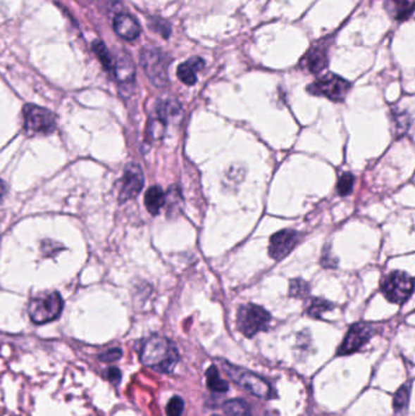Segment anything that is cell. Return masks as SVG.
I'll return each instance as SVG.
<instances>
[{
    "label": "cell",
    "mask_w": 415,
    "mask_h": 416,
    "mask_svg": "<svg viewBox=\"0 0 415 416\" xmlns=\"http://www.w3.org/2000/svg\"><path fill=\"white\" fill-rule=\"evenodd\" d=\"M213 416H218V415H213Z\"/></svg>",
    "instance_id": "obj_30"
},
{
    "label": "cell",
    "mask_w": 415,
    "mask_h": 416,
    "mask_svg": "<svg viewBox=\"0 0 415 416\" xmlns=\"http://www.w3.org/2000/svg\"><path fill=\"white\" fill-rule=\"evenodd\" d=\"M334 308V305L329 301L323 300V298H313L311 305L307 308V314L312 318H321L323 313L329 312Z\"/></svg>",
    "instance_id": "obj_20"
},
{
    "label": "cell",
    "mask_w": 415,
    "mask_h": 416,
    "mask_svg": "<svg viewBox=\"0 0 415 416\" xmlns=\"http://www.w3.org/2000/svg\"><path fill=\"white\" fill-rule=\"evenodd\" d=\"M104 377L110 381L112 385H118L120 382V377H122V372L117 367H109L104 372Z\"/></svg>",
    "instance_id": "obj_28"
},
{
    "label": "cell",
    "mask_w": 415,
    "mask_h": 416,
    "mask_svg": "<svg viewBox=\"0 0 415 416\" xmlns=\"http://www.w3.org/2000/svg\"><path fill=\"white\" fill-rule=\"evenodd\" d=\"M112 73L116 77L117 82L120 87L130 88L135 81V66L130 55L122 54L116 61H113Z\"/></svg>",
    "instance_id": "obj_12"
},
{
    "label": "cell",
    "mask_w": 415,
    "mask_h": 416,
    "mask_svg": "<svg viewBox=\"0 0 415 416\" xmlns=\"http://www.w3.org/2000/svg\"><path fill=\"white\" fill-rule=\"evenodd\" d=\"M122 355H123L122 349L111 348L106 351V352H104V353L99 354V360L105 363L116 362L118 359L122 358Z\"/></svg>",
    "instance_id": "obj_27"
},
{
    "label": "cell",
    "mask_w": 415,
    "mask_h": 416,
    "mask_svg": "<svg viewBox=\"0 0 415 416\" xmlns=\"http://www.w3.org/2000/svg\"><path fill=\"white\" fill-rule=\"evenodd\" d=\"M184 399L180 398L179 396H174L170 399V402L167 403L166 407V412L167 416H182L184 412Z\"/></svg>",
    "instance_id": "obj_25"
},
{
    "label": "cell",
    "mask_w": 415,
    "mask_h": 416,
    "mask_svg": "<svg viewBox=\"0 0 415 416\" xmlns=\"http://www.w3.org/2000/svg\"><path fill=\"white\" fill-rule=\"evenodd\" d=\"M206 385L214 392H227L229 389L227 381L222 380L219 376L218 369L217 367H209L206 372Z\"/></svg>",
    "instance_id": "obj_19"
},
{
    "label": "cell",
    "mask_w": 415,
    "mask_h": 416,
    "mask_svg": "<svg viewBox=\"0 0 415 416\" xmlns=\"http://www.w3.org/2000/svg\"><path fill=\"white\" fill-rule=\"evenodd\" d=\"M223 412L227 416H252L250 405L244 399H230L224 403Z\"/></svg>",
    "instance_id": "obj_18"
},
{
    "label": "cell",
    "mask_w": 415,
    "mask_h": 416,
    "mask_svg": "<svg viewBox=\"0 0 415 416\" xmlns=\"http://www.w3.org/2000/svg\"><path fill=\"white\" fill-rule=\"evenodd\" d=\"M411 398V386L403 385L398 389L393 397V409L395 412H402L408 408Z\"/></svg>",
    "instance_id": "obj_21"
},
{
    "label": "cell",
    "mask_w": 415,
    "mask_h": 416,
    "mask_svg": "<svg viewBox=\"0 0 415 416\" xmlns=\"http://www.w3.org/2000/svg\"><path fill=\"white\" fill-rule=\"evenodd\" d=\"M308 294H309V285H308L307 282H304L301 279L291 280L290 289H289V295L291 297L304 298V297H307Z\"/></svg>",
    "instance_id": "obj_24"
},
{
    "label": "cell",
    "mask_w": 415,
    "mask_h": 416,
    "mask_svg": "<svg viewBox=\"0 0 415 416\" xmlns=\"http://www.w3.org/2000/svg\"><path fill=\"white\" fill-rule=\"evenodd\" d=\"M204 68H205V61L199 56H194L179 65L177 76L184 84L194 85L197 81V72L201 71Z\"/></svg>",
    "instance_id": "obj_15"
},
{
    "label": "cell",
    "mask_w": 415,
    "mask_h": 416,
    "mask_svg": "<svg viewBox=\"0 0 415 416\" xmlns=\"http://www.w3.org/2000/svg\"><path fill=\"white\" fill-rule=\"evenodd\" d=\"M113 30L125 41H134L140 36L138 21L128 14L117 15L113 20Z\"/></svg>",
    "instance_id": "obj_13"
},
{
    "label": "cell",
    "mask_w": 415,
    "mask_h": 416,
    "mask_svg": "<svg viewBox=\"0 0 415 416\" xmlns=\"http://www.w3.org/2000/svg\"><path fill=\"white\" fill-rule=\"evenodd\" d=\"M140 362L155 372L170 374L179 362V352L174 342L160 335H152L144 341L139 352Z\"/></svg>",
    "instance_id": "obj_1"
},
{
    "label": "cell",
    "mask_w": 415,
    "mask_h": 416,
    "mask_svg": "<svg viewBox=\"0 0 415 416\" xmlns=\"http://www.w3.org/2000/svg\"><path fill=\"white\" fill-rule=\"evenodd\" d=\"M353 185H354V175L352 173H345L341 175L336 185L340 196H347L352 193Z\"/></svg>",
    "instance_id": "obj_23"
},
{
    "label": "cell",
    "mask_w": 415,
    "mask_h": 416,
    "mask_svg": "<svg viewBox=\"0 0 415 416\" xmlns=\"http://www.w3.org/2000/svg\"><path fill=\"white\" fill-rule=\"evenodd\" d=\"M144 187L143 170L139 165L130 163L125 167V173L122 177V185H120V202L130 201L138 196Z\"/></svg>",
    "instance_id": "obj_10"
},
{
    "label": "cell",
    "mask_w": 415,
    "mask_h": 416,
    "mask_svg": "<svg viewBox=\"0 0 415 416\" xmlns=\"http://www.w3.org/2000/svg\"><path fill=\"white\" fill-rule=\"evenodd\" d=\"M301 66L314 75L323 71L328 66L326 46H321V44L313 46L312 49L304 55V58L301 61Z\"/></svg>",
    "instance_id": "obj_14"
},
{
    "label": "cell",
    "mask_w": 415,
    "mask_h": 416,
    "mask_svg": "<svg viewBox=\"0 0 415 416\" xmlns=\"http://www.w3.org/2000/svg\"><path fill=\"white\" fill-rule=\"evenodd\" d=\"M63 309V297L58 292H49L35 297L28 305V315L38 325L53 322L61 315Z\"/></svg>",
    "instance_id": "obj_3"
},
{
    "label": "cell",
    "mask_w": 415,
    "mask_h": 416,
    "mask_svg": "<svg viewBox=\"0 0 415 416\" xmlns=\"http://www.w3.org/2000/svg\"><path fill=\"white\" fill-rule=\"evenodd\" d=\"M414 290V282L409 274L396 270L388 274L381 284V291L391 303L403 305Z\"/></svg>",
    "instance_id": "obj_6"
},
{
    "label": "cell",
    "mask_w": 415,
    "mask_h": 416,
    "mask_svg": "<svg viewBox=\"0 0 415 416\" xmlns=\"http://www.w3.org/2000/svg\"><path fill=\"white\" fill-rule=\"evenodd\" d=\"M5 193H6V187H5L4 182L0 180V198L4 196Z\"/></svg>",
    "instance_id": "obj_29"
},
{
    "label": "cell",
    "mask_w": 415,
    "mask_h": 416,
    "mask_svg": "<svg viewBox=\"0 0 415 416\" xmlns=\"http://www.w3.org/2000/svg\"><path fill=\"white\" fill-rule=\"evenodd\" d=\"M25 127L30 133L50 134L56 128V120L49 110L36 105H26L23 108Z\"/></svg>",
    "instance_id": "obj_8"
},
{
    "label": "cell",
    "mask_w": 415,
    "mask_h": 416,
    "mask_svg": "<svg viewBox=\"0 0 415 416\" xmlns=\"http://www.w3.org/2000/svg\"><path fill=\"white\" fill-rule=\"evenodd\" d=\"M299 237V233L291 229H284L272 235L269 240L268 253L274 260H284L297 245Z\"/></svg>",
    "instance_id": "obj_11"
},
{
    "label": "cell",
    "mask_w": 415,
    "mask_h": 416,
    "mask_svg": "<svg viewBox=\"0 0 415 416\" xmlns=\"http://www.w3.org/2000/svg\"><path fill=\"white\" fill-rule=\"evenodd\" d=\"M349 88L351 83L345 78L334 73H328L317 81L313 82L307 90L308 93L312 95L326 96L331 101H342L346 98Z\"/></svg>",
    "instance_id": "obj_7"
},
{
    "label": "cell",
    "mask_w": 415,
    "mask_h": 416,
    "mask_svg": "<svg viewBox=\"0 0 415 416\" xmlns=\"http://www.w3.org/2000/svg\"><path fill=\"white\" fill-rule=\"evenodd\" d=\"M271 314L257 305H241L237 310V325L239 332L246 337H254L259 332H266L271 324Z\"/></svg>",
    "instance_id": "obj_4"
},
{
    "label": "cell",
    "mask_w": 415,
    "mask_h": 416,
    "mask_svg": "<svg viewBox=\"0 0 415 416\" xmlns=\"http://www.w3.org/2000/svg\"><path fill=\"white\" fill-rule=\"evenodd\" d=\"M375 327L368 322H358L351 327L347 335L345 337L344 342L340 346L337 354L339 355H347L354 353L366 345L368 341L374 336Z\"/></svg>",
    "instance_id": "obj_9"
},
{
    "label": "cell",
    "mask_w": 415,
    "mask_h": 416,
    "mask_svg": "<svg viewBox=\"0 0 415 416\" xmlns=\"http://www.w3.org/2000/svg\"><path fill=\"white\" fill-rule=\"evenodd\" d=\"M150 27L154 31L159 32L161 36L165 37V38H168L171 34V27L168 23L163 21V20H161V18H151L150 20Z\"/></svg>",
    "instance_id": "obj_26"
},
{
    "label": "cell",
    "mask_w": 415,
    "mask_h": 416,
    "mask_svg": "<svg viewBox=\"0 0 415 416\" xmlns=\"http://www.w3.org/2000/svg\"><path fill=\"white\" fill-rule=\"evenodd\" d=\"M386 9L388 14L395 20H407L413 14L414 0H386Z\"/></svg>",
    "instance_id": "obj_16"
},
{
    "label": "cell",
    "mask_w": 415,
    "mask_h": 416,
    "mask_svg": "<svg viewBox=\"0 0 415 416\" xmlns=\"http://www.w3.org/2000/svg\"><path fill=\"white\" fill-rule=\"evenodd\" d=\"M219 364H221L224 372L237 385L250 391L251 393L257 396L259 398H271L272 387L268 384L267 381L264 380V377H261L254 372H249L244 367H239L234 365V364L225 362V360H219Z\"/></svg>",
    "instance_id": "obj_2"
},
{
    "label": "cell",
    "mask_w": 415,
    "mask_h": 416,
    "mask_svg": "<svg viewBox=\"0 0 415 416\" xmlns=\"http://www.w3.org/2000/svg\"><path fill=\"white\" fill-rule=\"evenodd\" d=\"M165 203L166 194L160 187H151L147 190L145 194V206L152 215H159Z\"/></svg>",
    "instance_id": "obj_17"
},
{
    "label": "cell",
    "mask_w": 415,
    "mask_h": 416,
    "mask_svg": "<svg viewBox=\"0 0 415 416\" xmlns=\"http://www.w3.org/2000/svg\"><path fill=\"white\" fill-rule=\"evenodd\" d=\"M94 53L97 54L100 63L103 65L105 70L112 72V66H113V58L107 50L106 45L104 44L103 42H95L93 44Z\"/></svg>",
    "instance_id": "obj_22"
},
{
    "label": "cell",
    "mask_w": 415,
    "mask_h": 416,
    "mask_svg": "<svg viewBox=\"0 0 415 416\" xmlns=\"http://www.w3.org/2000/svg\"><path fill=\"white\" fill-rule=\"evenodd\" d=\"M170 60L163 51L157 48H144L140 53V65L152 84L163 88L168 84Z\"/></svg>",
    "instance_id": "obj_5"
}]
</instances>
